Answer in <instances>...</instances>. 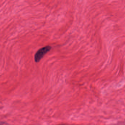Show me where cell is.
Instances as JSON below:
<instances>
[{"mask_svg":"<svg viewBox=\"0 0 125 125\" xmlns=\"http://www.w3.org/2000/svg\"><path fill=\"white\" fill-rule=\"evenodd\" d=\"M51 47L50 46H47L40 48L34 56L35 62H38L43 58V57L48 52L51 50Z\"/></svg>","mask_w":125,"mask_h":125,"instance_id":"6da1fadb","label":"cell"}]
</instances>
